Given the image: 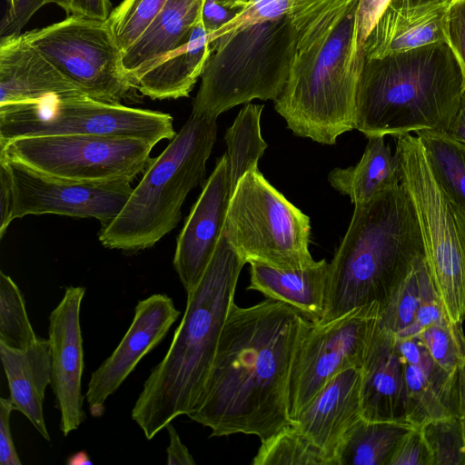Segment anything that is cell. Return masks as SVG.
<instances>
[{
    "label": "cell",
    "mask_w": 465,
    "mask_h": 465,
    "mask_svg": "<svg viewBox=\"0 0 465 465\" xmlns=\"http://www.w3.org/2000/svg\"><path fill=\"white\" fill-rule=\"evenodd\" d=\"M169 434V445L166 449L168 465H193L195 461L187 447L182 443L173 422L166 428Z\"/></svg>",
    "instance_id": "obj_46"
},
{
    "label": "cell",
    "mask_w": 465,
    "mask_h": 465,
    "mask_svg": "<svg viewBox=\"0 0 465 465\" xmlns=\"http://www.w3.org/2000/svg\"><path fill=\"white\" fill-rule=\"evenodd\" d=\"M245 263L279 269L313 265L310 218L259 172L246 173L232 193L223 232Z\"/></svg>",
    "instance_id": "obj_9"
},
{
    "label": "cell",
    "mask_w": 465,
    "mask_h": 465,
    "mask_svg": "<svg viewBox=\"0 0 465 465\" xmlns=\"http://www.w3.org/2000/svg\"><path fill=\"white\" fill-rule=\"evenodd\" d=\"M0 359L15 410L22 412L45 440L51 441L43 408L45 389L52 381L48 339L39 337L23 349L0 343Z\"/></svg>",
    "instance_id": "obj_24"
},
{
    "label": "cell",
    "mask_w": 465,
    "mask_h": 465,
    "mask_svg": "<svg viewBox=\"0 0 465 465\" xmlns=\"http://www.w3.org/2000/svg\"><path fill=\"white\" fill-rule=\"evenodd\" d=\"M446 36L465 77V0H451L446 17Z\"/></svg>",
    "instance_id": "obj_39"
},
{
    "label": "cell",
    "mask_w": 465,
    "mask_h": 465,
    "mask_svg": "<svg viewBox=\"0 0 465 465\" xmlns=\"http://www.w3.org/2000/svg\"><path fill=\"white\" fill-rule=\"evenodd\" d=\"M361 368L336 374L292 422L337 465L340 450L362 419Z\"/></svg>",
    "instance_id": "obj_18"
},
{
    "label": "cell",
    "mask_w": 465,
    "mask_h": 465,
    "mask_svg": "<svg viewBox=\"0 0 465 465\" xmlns=\"http://www.w3.org/2000/svg\"><path fill=\"white\" fill-rule=\"evenodd\" d=\"M244 264L223 233L203 276L186 292L185 311L169 349L152 369L131 411L147 440L188 415L198 402Z\"/></svg>",
    "instance_id": "obj_3"
},
{
    "label": "cell",
    "mask_w": 465,
    "mask_h": 465,
    "mask_svg": "<svg viewBox=\"0 0 465 465\" xmlns=\"http://www.w3.org/2000/svg\"><path fill=\"white\" fill-rule=\"evenodd\" d=\"M385 136L370 137L357 164L334 168L328 181L341 194L348 195L352 203L369 201L378 193L401 183L397 156L391 153Z\"/></svg>",
    "instance_id": "obj_27"
},
{
    "label": "cell",
    "mask_w": 465,
    "mask_h": 465,
    "mask_svg": "<svg viewBox=\"0 0 465 465\" xmlns=\"http://www.w3.org/2000/svg\"><path fill=\"white\" fill-rule=\"evenodd\" d=\"M0 162L12 182V222L50 213L94 218L103 228L118 215L134 189L130 183H84L50 176L3 156Z\"/></svg>",
    "instance_id": "obj_14"
},
{
    "label": "cell",
    "mask_w": 465,
    "mask_h": 465,
    "mask_svg": "<svg viewBox=\"0 0 465 465\" xmlns=\"http://www.w3.org/2000/svg\"><path fill=\"white\" fill-rule=\"evenodd\" d=\"M181 312L173 299L155 293L138 302L133 321L112 354L91 374L84 398L93 417L104 412L114 394L140 361L164 339Z\"/></svg>",
    "instance_id": "obj_15"
},
{
    "label": "cell",
    "mask_w": 465,
    "mask_h": 465,
    "mask_svg": "<svg viewBox=\"0 0 465 465\" xmlns=\"http://www.w3.org/2000/svg\"><path fill=\"white\" fill-rule=\"evenodd\" d=\"M247 290L284 302L312 323L322 322L327 302L330 263L325 259L302 269H279L250 263Z\"/></svg>",
    "instance_id": "obj_25"
},
{
    "label": "cell",
    "mask_w": 465,
    "mask_h": 465,
    "mask_svg": "<svg viewBox=\"0 0 465 465\" xmlns=\"http://www.w3.org/2000/svg\"><path fill=\"white\" fill-rule=\"evenodd\" d=\"M464 90L462 69L448 43L364 58L355 129L367 138L448 132Z\"/></svg>",
    "instance_id": "obj_5"
},
{
    "label": "cell",
    "mask_w": 465,
    "mask_h": 465,
    "mask_svg": "<svg viewBox=\"0 0 465 465\" xmlns=\"http://www.w3.org/2000/svg\"><path fill=\"white\" fill-rule=\"evenodd\" d=\"M416 134L435 179L465 209V143L448 132L423 130Z\"/></svg>",
    "instance_id": "obj_30"
},
{
    "label": "cell",
    "mask_w": 465,
    "mask_h": 465,
    "mask_svg": "<svg viewBox=\"0 0 465 465\" xmlns=\"http://www.w3.org/2000/svg\"><path fill=\"white\" fill-rule=\"evenodd\" d=\"M431 358L449 371H457L465 359V334L462 324L449 317L423 329L417 336Z\"/></svg>",
    "instance_id": "obj_35"
},
{
    "label": "cell",
    "mask_w": 465,
    "mask_h": 465,
    "mask_svg": "<svg viewBox=\"0 0 465 465\" xmlns=\"http://www.w3.org/2000/svg\"><path fill=\"white\" fill-rule=\"evenodd\" d=\"M262 104H246L224 134L232 193L246 173L257 170L267 143L261 134Z\"/></svg>",
    "instance_id": "obj_29"
},
{
    "label": "cell",
    "mask_w": 465,
    "mask_h": 465,
    "mask_svg": "<svg viewBox=\"0 0 465 465\" xmlns=\"http://www.w3.org/2000/svg\"><path fill=\"white\" fill-rule=\"evenodd\" d=\"M60 134L134 137L156 144L172 140L176 132L169 114L85 95L0 106V145L20 137Z\"/></svg>",
    "instance_id": "obj_10"
},
{
    "label": "cell",
    "mask_w": 465,
    "mask_h": 465,
    "mask_svg": "<svg viewBox=\"0 0 465 465\" xmlns=\"http://www.w3.org/2000/svg\"><path fill=\"white\" fill-rule=\"evenodd\" d=\"M417 3L451 2V0H409Z\"/></svg>",
    "instance_id": "obj_51"
},
{
    "label": "cell",
    "mask_w": 465,
    "mask_h": 465,
    "mask_svg": "<svg viewBox=\"0 0 465 465\" xmlns=\"http://www.w3.org/2000/svg\"><path fill=\"white\" fill-rule=\"evenodd\" d=\"M407 391V420L424 422L457 415V371L439 365L417 337L398 339Z\"/></svg>",
    "instance_id": "obj_21"
},
{
    "label": "cell",
    "mask_w": 465,
    "mask_h": 465,
    "mask_svg": "<svg viewBox=\"0 0 465 465\" xmlns=\"http://www.w3.org/2000/svg\"><path fill=\"white\" fill-rule=\"evenodd\" d=\"M154 145L134 137L39 135L16 138L0 145V156L62 179L132 183L151 163Z\"/></svg>",
    "instance_id": "obj_11"
},
{
    "label": "cell",
    "mask_w": 465,
    "mask_h": 465,
    "mask_svg": "<svg viewBox=\"0 0 465 465\" xmlns=\"http://www.w3.org/2000/svg\"><path fill=\"white\" fill-rule=\"evenodd\" d=\"M381 307L371 303L332 321L312 323L292 365L288 404L292 421L339 372L362 368L379 326Z\"/></svg>",
    "instance_id": "obj_13"
},
{
    "label": "cell",
    "mask_w": 465,
    "mask_h": 465,
    "mask_svg": "<svg viewBox=\"0 0 465 465\" xmlns=\"http://www.w3.org/2000/svg\"><path fill=\"white\" fill-rule=\"evenodd\" d=\"M401 183L409 192L420 227L425 260L444 311L453 323L465 320V209L435 179L418 136L396 141Z\"/></svg>",
    "instance_id": "obj_8"
},
{
    "label": "cell",
    "mask_w": 465,
    "mask_h": 465,
    "mask_svg": "<svg viewBox=\"0 0 465 465\" xmlns=\"http://www.w3.org/2000/svg\"><path fill=\"white\" fill-rule=\"evenodd\" d=\"M15 408L9 398H0V463L1 465H21L13 440L10 417Z\"/></svg>",
    "instance_id": "obj_42"
},
{
    "label": "cell",
    "mask_w": 465,
    "mask_h": 465,
    "mask_svg": "<svg viewBox=\"0 0 465 465\" xmlns=\"http://www.w3.org/2000/svg\"><path fill=\"white\" fill-rule=\"evenodd\" d=\"M204 0H169L134 44L123 52L127 74L185 42L198 21Z\"/></svg>",
    "instance_id": "obj_26"
},
{
    "label": "cell",
    "mask_w": 465,
    "mask_h": 465,
    "mask_svg": "<svg viewBox=\"0 0 465 465\" xmlns=\"http://www.w3.org/2000/svg\"><path fill=\"white\" fill-rule=\"evenodd\" d=\"M448 133L455 139L465 143V90L461 96L460 107Z\"/></svg>",
    "instance_id": "obj_48"
},
{
    "label": "cell",
    "mask_w": 465,
    "mask_h": 465,
    "mask_svg": "<svg viewBox=\"0 0 465 465\" xmlns=\"http://www.w3.org/2000/svg\"><path fill=\"white\" fill-rule=\"evenodd\" d=\"M457 415L460 418L465 440V359L457 371Z\"/></svg>",
    "instance_id": "obj_47"
},
{
    "label": "cell",
    "mask_w": 465,
    "mask_h": 465,
    "mask_svg": "<svg viewBox=\"0 0 465 465\" xmlns=\"http://www.w3.org/2000/svg\"><path fill=\"white\" fill-rule=\"evenodd\" d=\"M413 427L362 418L344 440L337 465H389L399 441Z\"/></svg>",
    "instance_id": "obj_28"
},
{
    "label": "cell",
    "mask_w": 465,
    "mask_h": 465,
    "mask_svg": "<svg viewBox=\"0 0 465 465\" xmlns=\"http://www.w3.org/2000/svg\"><path fill=\"white\" fill-rule=\"evenodd\" d=\"M391 0H359L356 9V33L360 46L388 7Z\"/></svg>",
    "instance_id": "obj_41"
},
{
    "label": "cell",
    "mask_w": 465,
    "mask_h": 465,
    "mask_svg": "<svg viewBox=\"0 0 465 465\" xmlns=\"http://www.w3.org/2000/svg\"><path fill=\"white\" fill-rule=\"evenodd\" d=\"M231 195L224 153L217 160L177 237L173 264L186 292L197 284L212 259L223 232Z\"/></svg>",
    "instance_id": "obj_17"
},
{
    "label": "cell",
    "mask_w": 465,
    "mask_h": 465,
    "mask_svg": "<svg viewBox=\"0 0 465 465\" xmlns=\"http://www.w3.org/2000/svg\"><path fill=\"white\" fill-rule=\"evenodd\" d=\"M84 294V287L68 286L49 316L51 387L60 413L59 427L64 436L77 430L85 420L82 394L84 362L80 323L81 304Z\"/></svg>",
    "instance_id": "obj_16"
},
{
    "label": "cell",
    "mask_w": 465,
    "mask_h": 465,
    "mask_svg": "<svg viewBox=\"0 0 465 465\" xmlns=\"http://www.w3.org/2000/svg\"><path fill=\"white\" fill-rule=\"evenodd\" d=\"M216 134V118L191 114L153 158L118 215L101 229L102 245L138 252L153 247L174 229L188 193L204 180Z\"/></svg>",
    "instance_id": "obj_6"
},
{
    "label": "cell",
    "mask_w": 465,
    "mask_h": 465,
    "mask_svg": "<svg viewBox=\"0 0 465 465\" xmlns=\"http://www.w3.org/2000/svg\"><path fill=\"white\" fill-rule=\"evenodd\" d=\"M450 2L391 0L362 45L364 58H381L436 43H448Z\"/></svg>",
    "instance_id": "obj_20"
},
{
    "label": "cell",
    "mask_w": 465,
    "mask_h": 465,
    "mask_svg": "<svg viewBox=\"0 0 465 465\" xmlns=\"http://www.w3.org/2000/svg\"><path fill=\"white\" fill-rule=\"evenodd\" d=\"M218 4L230 9L242 10L251 0H215Z\"/></svg>",
    "instance_id": "obj_50"
},
{
    "label": "cell",
    "mask_w": 465,
    "mask_h": 465,
    "mask_svg": "<svg viewBox=\"0 0 465 465\" xmlns=\"http://www.w3.org/2000/svg\"><path fill=\"white\" fill-rule=\"evenodd\" d=\"M25 39L91 99L121 104L135 90L107 21L74 15L23 33Z\"/></svg>",
    "instance_id": "obj_12"
},
{
    "label": "cell",
    "mask_w": 465,
    "mask_h": 465,
    "mask_svg": "<svg viewBox=\"0 0 465 465\" xmlns=\"http://www.w3.org/2000/svg\"><path fill=\"white\" fill-rule=\"evenodd\" d=\"M68 15L107 21L111 14L110 0H52Z\"/></svg>",
    "instance_id": "obj_43"
},
{
    "label": "cell",
    "mask_w": 465,
    "mask_h": 465,
    "mask_svg": "<svg viewBox=\"0 0 465 465\" xmlns=\"http://www.w3.org/2000/svg\"><path fill=\"white\" fill-rule=\"evenodd\" d=\"M312 322L266 299L232 305L215 358L191 420L211 436L236 433L264 440L292 422L288 390L295 351Z\"/></svg>",
    "instance_id": "obj_1"
},
{
    "label": "cell",
    "mask_w": 465,
    "mask_h": 465,
    "mask_svg": "<svg viewBox=\"0 0 465 465\" xmlns=\"http://www.w3.org/2000/svg\"><path fill=\"white\" fill-rule=\"evenodd\" d=\"M13 188L9 172L0 162V238H3L11 223Z\"/></svg>",
    "instance_id": "obj_45"
},
{
    "label": "cell",
    "mask_w": 465,
    "mask_h": 465,
    "mask_svg": "<svg viewBox=\"0 0 465 465\" xmlns=\"http://www.w3.org/2000/svg\"><path fill=\"white\" fill-rule=\"evenodd\" d=\"M52 0H10V6L1 22L0 39L20 35L23 27L43 5Z\"/></svg>",
    "instance_id": "obj_40"
},
{
    "label": "cell",
    "mask_w": 465,
    "mask_h": 465,
    "mask_svg": "<svg viewBox=\"0 0 465 465\" xmlns=\"http://www.w3.org/2000/svg\"><path fill=\"white\" fill-rule=\"evenodd\" d=\"M252 465H331L324 453L292 421L261 441Z\"/></svg>",
    "instance_id": "obj_31"
},
{
    "label": "cell",
    "mask_w": 465,
    "mask_h": 465,
    "mask_svg": "<svg viewBox=\"0 0 465 465\" xmlns=\"http://www.w3.org/2000/svg\"><path fill=\"white\" fill-rule=\"evenodd\" d=\"M169 0H123L107 20L114 40L124 52L143 34Z\"/></svg>",
    "instance_id": "obj_34"
},
{
    "label": "cell",
    "mask_w": 465,
    "mask_h": 465,
    "mask_svg": "<svg viewBox=\"0 0 465 465\" xmlns=\"http://www.w3.org/2000/svg\"><path fill=\"white\" fill-rule=\"evenodd\" d=\"M299 0H251L237 15L220 29L209 35L210 44L219 37L248 25L275 19L289 13Z\"/></svg>",
    "instance_id": "obj_37"
},
{
    "label": "cell",
    "mask_w": 465,
    "mask_h": 465,
    "mask_svg": "<svg viewBox=\"0 0 465 465\" xmlns=\"http://www.w3.org/2000/svg\"><path fill=\"white\" fill-rule=\"evenodd\" d=\"M83 95L23 34L0 39V106Z\"/></svg>",
    "instance_id": "obj_19"
},
{
    "label": "cell",
    "mask_w": 465,
    "mask_h": 465,
    "mask_svg": "<svg viewBox=\"0 0 465 465\" xmlns=\"http://www.w3.org/2000/svg\"><path fill=\"white\" fill-rule=\"evenodd\" d=\"M361 371L362 418L409 423L403 364L397 337L380 324Z\"/></svg>",
    "instance_id": "obj_22"
},
{
    "label": "cell",
    "mask_w": 465,
    "mask_h": 465,
    "mask_svg": "<svg viewBox=\"0 0 465 465\" xmlns=\"http://www.w3.org/2000/svg\"><path fill=\"white\" fill-rule=\"evenodd\" d=\"M418 427L432 453L434 465H465V440L458 415L430 420Z\"/></svg>",
    "instance_id": "obj_36"
},
{
    "label": "cell",
    "mask_w": 465,
    "mask_h": 465,
    "mask_svg": "<svg viewBox=\"0 0 465 465\" xmlns=\"http://www.w3.org/2000/svg\"><path fill=\"white\" fill-rule=\"evenodd\" d=\"M209 34L201 15L182 45L128 74L135 90L153 100L188 97L211 55Z\"/></svg>",
    "instance_id": "obj_23"
},
{
    "label": "cell",
    "mask_w": 465,
    "mask_h": 465,
    "mask_svg": "<svg viewBox=\"0 0 465 465\" xmlns=\"http://www.w3.org/2000/svg\"><path fill=\"white\" fill-rule=\"evenodd\" d=\"M424 255L417 213L401 183L354 204L347 232L330 262L321 322L371 303L382 309Z\"/></svg>",
    "instance_id": "obj_4"
},
{
    "label": "cell",
    "mask_w": 465,
    "mask_h": 465,
    "mask_svg": "<svg viewBox=\"0 0 465 465\" xmlns=\"http://www.w3.org/2000/svg\"><path fill=\"white\" fill-rule=\"evenodd\" d=\"M193 101V115L217 118L252 100L275 101L284 89L295 52L290 14L223 35L211 44Z\"/></svg>",
    "instance_id": "obj_7"
},
{
    "label": "cell",
    "mask_w": 465,
    "mask_h": 465,
    "mask_svg": "<svg viewBox=\"0 0 465 465\" xmlns=\"http://www.w3.org/2000/svg\"><path fill=\"white\" fill-rule=\"evenodd\" d=\"M67 463L70 465H82L91 464L92 461L85 451H78L68 459Z\"/></svg>",
    "instance_id": "obj_49"
},
{
    "label": "cell",
    "mask_w": 465,
    "mask_h": 465,
    "mask_svg": "<svg viewBox=\"0 0 465 465\" xmlns=\"http://www.w3.org/2000/svg\"><path fill=\"white\" fill-rule=\"evenodd\" d=\"M39 337L29 320L24 295L14 280L0 272V343L23 349Z\"/></svg>",
    "instance_id": "obj_33"
},
{
    "label": "cell",
    "mask_w": 465,
    "mask_h": 465,
    "mask_svg": "<svg viewBox=\"0 0 465 465\" xmlns=\"http://www.w3.org/2000/svg\"><path fill=\"white\" fill-rule=\"evenodd\" d=\"M238 12L240 10L223 6L215 0H204L202 21L208 34L211 35L231 21Z\"/></svg>",
    "instance_id": "obj_44"
},
{
    "label": "cell",
    "mask_w": 465,
    "mask_h": 465,
    "mask_svg": "<svg viewBox=\"0 0 465 465\" xmlns=\"http://www.w3.org/2000/svg\"><path fill=\"white\" fill-rule=\"evenodd\" d=\"M430 272L425 255L413 265L404 280L381 310L379 324L402 338L413 324L421 301L422 289Z\"/></svg>",
    "instance_id": "obj_32"
},
{
    "label": "cell",
    "mask_w": 465,
    "mask_h": 465,
    "mask_svg": "<svg viewBox=\"0 0 465 465\" xmlns=\"http://www.w3.org/2000/svg\"><path fill=\"white\" fill-rule=\"evenodd\" d=\"M359 0H299L289 11L296 45L275 111L297 136L335 144L355 129L364 54L356 33Z\"/></svg>",
    "instance_id": "obj_2"
},
{
    "label": "cell",
    "mask_w": 465,
    "mask_h": 465,
    "mask_svg": "<svg viewBox=\"0 0 465 465\" xmlns=\"http://www.w3.org/2000/svg\"><path fill=\"white\" fill-rule=\"evenodd\" d=\"M389 465H434L420 427H413L401 439Z\"/></svg>",
    "instance_id": "obj_38"
}]
</instances>
